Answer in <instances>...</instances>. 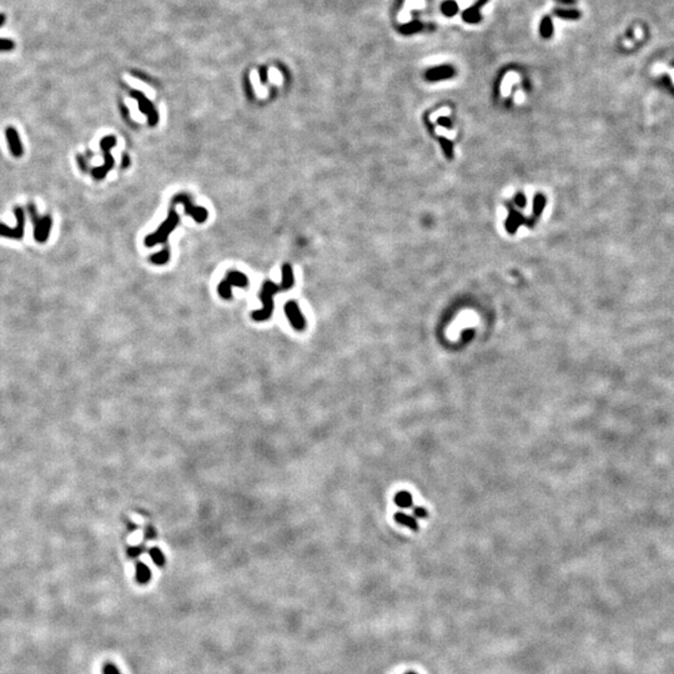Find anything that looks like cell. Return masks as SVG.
Instances as JSON below:
<instances>
[{"label":"cell","mask_w":674,"mask_h":674,"mask_svg":"<svg viewBox=\"0 0 674 674\" xmlns=\"http://www.w3.org/2000/svg\"><path fill=\"white\" fill-rule=\"evenodd\" d=\"M281 271H282V282L275 283L272 282V281H266V282L262 285L261 293L259 294V297L261 299L262 304H264V307H262L261 310H257V311L253 312L254 320L256 321L269 320V318L272 316V311H274L275 294L278 293V291L290 290V288L294 286L295 278H294L293 267L290 266V264L283 265Z\"/></svg>","instance_id":"6da1fadb"},{"label":"cell","mask_w":674,"mask_h":674,"mask_svg":"<svg viewBox=\"0 0 674 674\" xmlns=\"http://www.w3.org/2000/svg\"><path fill=\"white\" fill-rule=\"evenodd\" d=\"M180 221V217L177 215V212L175 211L174 206H171V209L169 210V215L166 217L165 221L160 225L158 230L155 232L150 233L145 237V245L148 248H153V246L158 245V244H165L168 241L169 235L176 229L177 224Z\"/></svg>","instance_id":"7a4b0ae2"},{"label":"cell","mask_w":674,"mask_h":674,"mask_svg":"<svg viewBox=\"0 0 674 674\" xmlns=\"http://www.w3.org/2000/svg\"><path fill=\"white\" fill-rule=\"evenodd\" d=\"M29 214H30L31 221L34 224V238L36 243H45L49 238L50 231H52V216L50 215H45L42 217L39 216L34 204H29Z\"/></svg>","instance_id":"3957f363"},{"label":"cell","mask_w":674,"mask_h":674,"mask_svg":"<svg viewBox=\"0 0 674 674\" xmlns=\"http://www.w3.org/2000/svg\"><path fill=\"white\" fill-rule=\"evenodd\" d=\"M116 145V139L115 136H109L103 137L102 141H100V148H102L103 153H104V166H100V168H95L91 170V175L95 180H103L105 177V175L110 171L111 169L114 168V161L113 155H111L110 150Z\"/></svg>","instance_id":"277c9868"},{"label":"cell","mask_w":674,"mask_h":674,"mask_svg":"<svg viewBox=\"0 0 674 674\" xmlns=\"http://www.w3.org/2000/svg\"><path fill=\"white\" fill-rule=\"evenodd\" d=\"M249 285V278L238 271H230L226 278L219 283L217 293L222 299H231L232 287H246Z\"/></svg>","instance_id":"5b68a950"},{"label":"cell","mask_w":674,"mask_h":674,"mask_svg":"<svg viewBox=\"0 0 674 674\" xmlns=\"http://www.w3.org/2000/svg\"><path fill=\"white\" fill-rule=\"evenodd\" d=\"M177 204H182L185 209V214H186L187 216L192 217V219L195 220L196 222H199V224L206 221V219H208V210L204 208H196V206H194L190 195H187V194H177V195H175L174 198L171 199L172 206L177 205Z\"/></svg>","instance_id":"8992f818"},{"label":"cell","mask_w":674,"mask_h":674,"mask_svg":"<svg viewBox=\"0 0 674 674\" xmlns=\"http://www.w3.org/2000/svg\"><path fill=\"white\" fill-rule=\"evenodd\" d=\"M14 212L15 217H17V226L12 229V227L0 222V236L13 238V240H21L24 236V229H25V215H24L23 209L19 206L14 209Z\"/></svg>","instance_id":"52a82bcc"},{"label":"cell","mask_w":674,"mask_h":674,"mask_svg":"<svg viewBox=\"0 0 674 674\" xmlns=\"http://www.w3.org/2000/svg\"><path fill=\"white\" fill-rule=\"evenodd\" d=\"M130 94H131V97L134 98V99L137 102V104H139L140 111H142V113L148 116V121L149 124H150V126H155L159 121V115L158 111H156V109L154 108V105L151 104L150 100H149L142 92L137 91V90H131Z\"/></svg>","instance_id":"ba28073f"},{"label":"cell","mask_w":674,"mask_h":674,"mask_svg":"<svg viewBox=\"0 0 674 674\" xmlns=\"http://www.w3.org/2000/svg\"><path fill=\"white\" fill-rule=\"evenodd\" d=\"M285 314L290 321L291 326L297 331H302L306 327V320L300 310L296 301H287L285 304Z\"/></svg>","instance_id":"9c48e42d"},{"label":"cell","mask_w":674,"mask_h":674,"mask_svg":"<svg viewBox=\"0 0 674 674\" xmlns=\"http://www.w3.org/2000/svg\"><path fill=\"white\" fill-rule=\"evenodd\" d=\"M5 136H7L9 150L12 151L13 156H15V158H21L24 154V149L17 130H15L14 127H8V129L5 130Z\"/></svg>","instance_id":"30bf717a"},{"label":"cell","mask_w":674,"mask_h":674,"mask_svg":"<svg viewBox=\"0 0 674 674\" xmlns=\"http://www.w3.org/2000/svg\"><path fill=\"white\" fill-rule=\"evenodd\" d=\"M455 74L451 66H441V68H435L427 73V79L428 80H441V79L450 78Z\"/></svg>","instance_id":"8fae6325"},{"label":"cell","mask_w":674,"mask_h":674,"mask_svg":"<svg viewBox=\"0 0 674 674\" xmlns=\"http://www.w3.org/2000/svg\"><path fill=\"white\" fill-rule=\"evenodd\" d=\"M136 580L140 585H147L151 580V570L142 562L136 563Z\"/></svg>","instance_id":"7c38bea8"},{"label":"cell","mask_w":674,"mask_h":674,"mask_svg":"<svg viewBox=\"0 0 674 674\" xmlns=\"http://www.w3.org/2000/svg\"><path fill=\"white\" fill-rule=\"evenodd\" d=\"M462 18H463V20L466 21V23H471V24L478 23V21H481V19H482L479 10L476 9V8H473V7L468 8V9L464 10V12L462 13Z\"/></svg>","instance_id":"4fadbf2b"},{"label":"cell","mask_w":674,"mask_h":674,"mask_svg":"<svg viewBox=\"0 0 674 674\" xmlns=\"http://www.w3.org/2000/svg\"><path fill=\"white\" fill-rule=\"evenodd\" d=\"M540 31L541 35L543 36L545 39L551 38L553 35V23H552V19L549 17H545L541 21L540 25Z\"/></svg>","instance_id":"5bb4252c"},{"label":"cell","mask_w":674,"mask_h":674,"mask_svg":"<svg viewBox=\"0 0 674 674\" xmlns=\"http://www.w3.org/2000/svg\"><path fill=\"white\" fill-rule=\"evenodd\" d=\"M170 260V250L169 248H165L164 250H161L160 253L154 254L153 256L150 257V262L155 265H164L166 264Z\"/></svg>","instance_id":"9a60e30c"},{"label":"cell","mask_w":674,"mask_h":674,"mask_svg":"<svg viewBox=\"0 0 674 674\" xmlns=\"http://www.w3.org/2000/svg\"><path fill=\"white\" fill-rule=\"evenodd\" d=\"M422 29V24L420 21H411V23L405 24L400 28V33H402L403 35H411V34H415L417 31H420Z\"/></svg>","instance_id":"2e32d148"},{"label":"cell","mask_w":674,"mask_h":674,"mask_svg":"<svg viewBox=\"0 0 674 674\" xmlns=\"http://www.w3.org/2000/svg\"><path fill=\"white\" fill-rule=\"evenodd\" d=\"M441 10L446 17H455L458 13V5L455 0H447L442 4Z\"/></svg>","instance_id":"e0dca14e"},{"label":"cell","mask_w":674,"mask_h":674,"mask_svg":"<svg viewBox=\"0 0 674 674\" xmlns=\"http://www.w3.org/2000/svg\"><path fill=\"white\" fill-rule=\"evenodd\" d=\"M149 554H150L151 559H153L156 566L164 567V564H165V556H164L163 551L160 548L153 547L149 551Z\"/></svg>","instance_id":"ac0fdd59"},{"label":"cell","mask_w":674,"mask_h":674,"mask_svg":"<svg viewBox=\"0 0 674 674\" xmlns=\"http://www.w3.org/2000/svg\"><path fill=\"white\" fill-rule=\"evenodd\" d=\"M396 521L399 522L400 524H403V526H407L412 529H416L417 526H416V521L412 518L411 516H407V514L403 513H396Z\"/></svg>","instance_id":"d6986e66"},{"label":"cell","mask_w":674,"mask_h":674,"mask_svg":"<svg viewBox=\"0 0 674 674\" xmlns=\"http://www.w3.org/2000/svg\"><path fill=\"white\" fill-rule=\"evenodd\" d=\"M554 14H556L558 18H562V19H578V18L581 17V14L577 12V10L556 9L554 10Z\"/></svg>","instance_id":"ffe728a7"},{"label":"cell","mask_w":674,"mask_h":674,"mask_svg":"<svg viewBox=\"0 0 674 674\" xmlns=\"http://www.w3.org/2000/svg\"><path fill=\"white\" fill-rule=\"evenodd\" d=\"M396 503L397 506L401 507H411L412 506V497H411L410 493L407 492H401L397 493L396 496Z\"/></svg>","instance_id":"44dd1931"},{"label":"cell","mask_w":674,"mask_h":674,"mask_svg":"<svg viewBox=\"0 0 674 674\" xmlns=\"http://www.w3.org/2000/svg\"><path fill=\"white\" fill-rule=\"evenodd\" d=\"M15 47V42L12 39L0 38V52H12Z\"/></svg>","instance_id":"7402d4cb"},{"label":"cell","mask_w":674,"mask_h":674,"mask_svg":"<svg viewBox=\"0 0 674 674\" xmlns=\"http://www.w3.org/2000/svg\"><path fill=\"white\" fill-rule=\"evenodd\" d=\"M103 670H104V674H121L113 663H106Z\"/></svg>","instance_id":"603a6c76"},{"label":"cell","mask_w":674,"mask_h":674,"mask_svg":"<svg viewBox=\"0 0 674 674\" xmlns=\"http://www.w3.org/2000/svg\"><path fill=\"white\" fill-rule=\"evenodd\" d=\"M76 161H78V164H79V168H80V170H81V171H83V172H86V171H87V168H86V163H85V160H84V158H83V155H80V154H78V155H76Z\"/></svg>","instance_id":"cb8c5ba5"},{"label":"cell","mask_w":674,"mask_h":674,"mask_svg":"<svg viewBox=\"0 0 674 674\" xmlns=\"http://www.w3.org/2000/svg\"><path fill=\"white\" fill-rule=\"evenodd\" d=\"M142 549H144V547H140V546H139V547H132V548L129 549V554L131 557H136V556H139L140 553H141Z\"/></svg>","instance_id":"d4e9b609"},{"label":"cell","mask_w":674,"mask_h":674,"mask_svg":"<svg viewBox=\"0 0 674 674\" xmlns=\"http://www.w3.org/2000/svg\"><path fill=\"white\" fill-rule=\"evenodd\" d=\"M129 165H130V156L127 155V154H124L123 158H121V168L126 169Z\"/></svg>","instance_id":"484cf974"},{"label":"cell","mask_w":674,"mask_h":674,"mask_svg":"<svg viewBox=\"0 0 674 674\" xmlns=\"http://www.w3.org/2000/svg\"><path fill=\"white\" fill-rule=\"evenodd\" d=\"M487 2H488V0H478V2H477L476 4L473 5V8H476V9H478V10H479L482 7H484V5H485Z\"/></svg>","instance_id":"4316f807"},{"label":"cell","mask_w":674,"mask_h":674,"mask_svg":"<svg viewBox=\"0 0 674 674\" xmlns=\"http://www.w3.org/2000/svg\"><path fill=\"white\" fill-rule=\"evenodd\" d=\"M147 538H151V540H153V538H155V531H154L153 528H148Z\"/></svg>","instance_id":"83f0119b"},{"label":"cell","mask_w":674,"mask_h":674,"mask_svg":"<svg viewBox=\"0 0 674 674\" xmlns=\"http://www.w3.org/2000/svg\"><path fill=\"white\" fill-rule=\"evenodd\" d=\"M415 513H416V516H418V517H426V512H424V509H422V508L416 509Z\"/></svg>","instance_id":"f1b7e54d"},{"label":"cell","mask_w":674,"mask_h":674,"mask_svg":"<svg viewBox=\"0 0 674 674\" xmlns=\"http://www.w3.org/2000/svg\"><path fill=\"white\" fill-rule=\"evenodd\" d=\"M5 21H7V17H5L4 13H0V28H2V26L4 25Z\"/></svg>","instance_id":"f546056e"},{"label":"cell","mask_w":674,"mask_h":674,"mask_svg":"<svg viewBox=\"0 0 674 674\" xmlns=\"http://www.w3.org/2000/svg\"><path fill=\"white\" fill-rule=\"evenodd\" d=\"M406 674H416V673H406Z\"/></svg>","instance_id":"4dcf8cb0"}]
</instances>
